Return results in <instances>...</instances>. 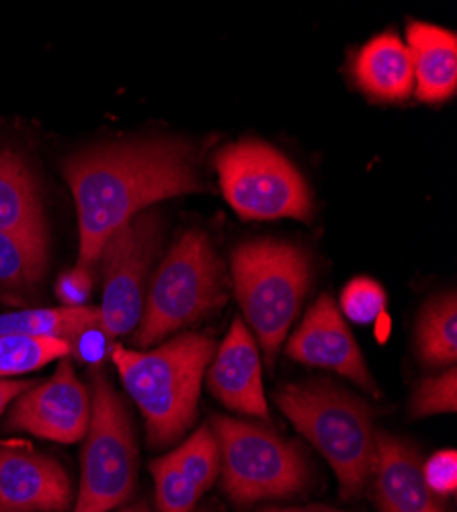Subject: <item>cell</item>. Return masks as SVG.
Returning <instances> with one entry per match:
<instances>
[{"label":"cell","instance_id":"3","mask_svg":"<svg viewBox=\"0 0 457 512\" xmlns=\"http://www.w3.org/2000/svg\"><path fill=\"white\" fill-rule=\"evenodd\" d=\"M275 402L335 469L343 498H355L376 463V431L369 406L324 379L289 383L275 392Z\"/></svg>","mask_w":457,"mask_h":512},{"label":"cell","instance_id":"11","mask_svg":"<svg viewBox=\"0 0 457 512\" xmlns=\"http://www.w3.org/2000/svg\"><path fill=\"white\" fill-rule=\"evenodd\" d=\"M74 498L60 461L25 443L0 445V510L68 512Z\"/></svg>","mask_w":457,"mask_h":512},{"label":"cell","instance_id":"2","mask_svg":"<svg viewBox=\"0 0 457 512\" xmlns=\"http://www.w3.org/2000/svg\"><path fill=\"white\" fill-rule=\"evenodd\" d=\"M214 355L216 340L201 332L177 334L152 351L111 347V359L144 416L152 447L173 445L191 429L201 381Z\"/></svg>","mask_w":457,"mask_h":512},{"label":"cell","instance_id":"18","mask_svg":"<svg viewBox=\"0 0 457 512\" xmlns=\"http://www.w3.org/2000/svg\"><path fill=\"white\" fill-rule=\"evenodd\" d=\"M99 306L82 308H41L0 314V336H27V338H58L72 345L91 330H99Z\"/></svg>","mask_w":457,"mask_h":512},{"label":"cell","instance_id":"7","mask_svg":"<svg viewBox=\"0 0 457 512\" xmlns=\"http://www.w3.org/2000/svg\"><path fill=\"white\" fill-rule=\"evenodd\" d=\"M222 486L236 504L289 498L308 484V465L294 443L265 426L214 416Z\"/></svg>","mask_w":457,"mask_h":512},{"label":"cell","instance_id":"5","mask_svg":"<svg viewBox=\"0 0 457 512\" xmlns=\"http://www.w3.org/2000/svg\"><path fill=\"white\" fill-rule=\"evenodd\" d=\"M226 302L224 269L210 238L193 230L166 252L150 279L136 345L146 349Z\"/></svg>","mask_w":457,"mask_h":512},{"label":"cell","instance_id":"15","mask_svg":"<svg viewBox=\"0 0 457 512\" xmlns=\"http://www.w3.org/2000/svg\"><path fill=\"white\" fill-rule=\"evenodd\" d=\"M406 50L414 72V95L419 101L439 105L457 91V37L453 31L412 21L406 27Z\"/></svg>","mask_w":457,"mask_h":512},{"label":"cell","instance_id":"30","mask_svg":"<svg viewBox=\"0 0 457 512\" xmlns=\"http://www.w3.org/2000/svg\"><path fill=\"white\" fill-rule=\"evenodd\" d=\"M115 512H150V508L144 502H138V504H130V506H121Z\"/></svg>","mask_w":457,"mask_h":512},{"label":"cell","instance_id":"23","mask_svg":"<svg viewBox=\"0 0 457 512\" xmlns=\"http://www.w3.org/2000/svg\"><path fill=\"white\" fill-rule=\"evenodd\" d=\"M150 474L158 512H193L201 494L185 480L169 453L150 463Z\"/></svg>","mask_w":457,"mask_h":512},{"label":"cell","instance_id":"6","mask_svg":"<svg viewBox=\"0 0 457 512\" xmlns=\"http://www.w3.org/2000/svg\"><path fill=\"white\" fill-rule=\"evenodd\" d=\"M91 422L82 447L80 486L72 512H115L138 484V445L130 412L107 375L91 371Z\"/></svg>","mask_w":457,"mask_h":512},{"label":"cell","instance_id":"1","mask_svg":"<svg viewBox=\"0 0 457 512\" xmlns=\"http://www.w3.org/2000/svg\"><path fill=\"white\" fill-rule=\"evenodd\" d=\"M78 213V263H97L107 238L152 203L203 191L195 148L185 140L111 142L64 162Z\"/></svg>","mask_w":457,"mask_h":512},{"label":"cell","instance_id":"21","mask_svg":"<svg viewBox=\"0 0 457 512\" xmlns=\"http://www.w3.org/2000/svg\"><path fill=\"white\" fill-rule=\"evenodd\" d=\"M72 353V345L58 338L0 336V379L37 371Z\"/></svg>","mask_w":457,"mask_h":512},{"label":"cell","instance_id":"25","mask_svg":"<svg viewBox=\"0 0 457 512\" xmlns=\"http://www.w3.org/2000/svg\"><path fill=\"white\" fill-rule=\"evenodd\" d=\"M341 308L357 324L376 322L386 310V293L380 283L359 277L341 293Z\"/></svg>","mask_w":457,"mask_h":512},{"label":"cell","instance_id":"10","mask_svg":"<svg viewBox=\"0 0 457 512\" xmlns=\"http://www.w3.org/2000/svg\"><path fill=\"white\" fill-rule=\"evenodd\" d=\"M91 410V390L80 381L74 365L64 357L50 379L29 386L11 404L7 426L11 431L70 445L85 439Z\"/></svg>","mask_w":457,"mask_h":512},{"label":"cell","instance_id":"29","mask_svg":"<svg viewBox=\"0 0 457 512\" xmlns=\"http://www.w3.org/2000/svg\"><path fill=\"white\" fill-rule=\"evenodd\" d=\"M263 512H343V510L324 508V506H306V508H267Z\"/></svg>","mask_w":457,"mask_h":512},{"label":"cell","instance_id":"8","mask_svg":"<svg viewBox=\"0 0 457 512\" xmlns=\"http://www.w3.org/2000/svg\"><path fill=\"white\" fill-rule=\"evenodd\" d=\"M220 187L244 220L312 218V195L300 170L281 152L259 140H242L214 158Z\"/></svg>","mask_w":457,"mask_h":512},{"label":"cell","instance_id":"16","mask_svg":"<svg viewBox=\"0 0 457 512\" xmlns=\"http://www.w3.org/2000/svg\"><path fill=\"white\" fill-rule=\"evenodd\" d=\"M353 76L359 89L376 101L398 103L414 93V72L404 39L382 33L357 52Z\"/></svg>","mask_w":457,"mask_h":512},{"label":"cell","instance_id":"27","mask_svg":"<svg viewBox=\"0 0 457 512\" xmlns=\"http://www.w3.org/2000/svg\"><path fill=\"white\" fill-rule=\"evenodd\" d=\"M423 476L437 498L451 496L457 488V453L453 449L435 453L427 463H423Z\"/></svg>","mask_w":457,"mask_h":512},{"label":"cell","instance_id":"22","mask_svg":"<svg viewBox=\"0 0 457 512\" xmlns=\"http://www.w3.org/2000/svg\"><path fill=\"white\" fill-rule=\"evenodd\" d=\"M185 480L203 494L210 490L220 474L218 441L210 424H201L179 449L169 453Z\"/></svg>","mask_w":457,"mask_h":512},{"label":"cell","instance_id":"19","mask_svg":"<svg viewBox=\"0 0 457 512\" xmlns=\"http://www.w3.org/2000/svg\"><path fill=\"white\" fill-rule=\"evenodd\" d=\"M48 269L46 238L0 232V297L27 300Z\"/></svg>","mask_w":457,"mask_h":512},{"label":"cell","instance_id":"28","mask_svg":"<svg viewBox=\"0 0 457 512\" xmlns=\"http://www.w3.org/2000/svg\"><path fill=\"white\" fill-rule=\"evenodd\" d=\"M31 386V381H17V379H0V416L5 410Z\"/></svg>","mask_w":457,"mask_h":512},{"label":"cell","instance_id":"24","mask_svg":"<svg viewBox=\"0 0 457 512\" xmlns=\"http://www.w3.org/2000/svg\"><path fill=\"white\" fill-rule=\"evenodd\" d=\"M457 408V371L455 367H447L437 377L425 379L417 388L410 402V414L414 418L433 416V414H449Z\"/></svg>","mask_w":457,"mask_h":512},{"label":"cell","instance_id":"14","mask_svg":"<svg viewBox=\"0 0 457 512\" xmlns=\"http://www.w3.org/2000/svg\"><path fill=\"white\" fill-rule=\"evenodd\" d=\"M376 502L382 512H447L429 490L419 451L388 433H376Z\"/></svg>","mask_w":457,"mask_h":512},{"label":"cell","instance_id":"20","mask_svg":"<svg viewBox=\"0 0 457 512\" xmlns=\"http://www.w3.org/2000/svg\"><path fill=\"white\" fill-rule=\"evenodd\" d=\"M417 347L425 365L455 367L457 359V300L455 291L431 300L421 312Z\"/></svg>","mask_w":457,"mask_h":512},{"label":"cell","instance_id":"17","mask_svg":"<svg viewBox=\"0 0 457 512\" xmlns=\"http://www.w3.org/2000/svg\"><path fill=\"white\" fill-rule=\"evenodd\" d=\"M0 232L46 238L37 183L23 158L13 152H0Z\"/></svg>","mask_w":457,"mask_h":512},{"label":"cell","instance_id":"4","mask_svg":"<svg viewBox=\"0 0 457 512\" xmlns=\"http://www.w3.org/2000/svg\"><path fill=\"white\" fill-rule=\"evenodd\" d=\"M310 279V256L289 242L251 240L232 252L234 295L269 365L300 314Z\"/></svg>","mask_w":457,"mask_h":512},{"label":"cell","instance_id":"31","mask_svg":"<svg viewBox=\"0 0 457 512\" xmlns=\"http://www.w3.org/2000/svg\"><path fill=\"white\" fill-rule=\"evenodd\" d=\"M0 512H17V510H0Z\"/></svg>","mask_w":457,"mask_h":512},{"label":"cell","instance_id":"26","mask_svg":"<svg viewBox=\"0 0 457 512\" xmlns=\"http://www.w3.org/2000/svg\"><path fill=\"white\" fill-rule=\"evenodd\" d=\"M93 285H95V281H93L91 267L76 265V267L68 269L66 273H62L60 279L56 281L58 302H62V306H66V308L89 306L87 302L93 295Z\"/></svg>","mask_w":457,"mask_h":512},{"label":"cell","instance_id":"9","mask_svg":"<svg viewBox=\"0 0 457 512\" xmlns=\"http://www.w3.org/2000/svg\"><path fill=\"white\" fill-rule=\"evenodd\" d=\"M162 248V220L154 211H142L117 228L101 248L103 300L99 306V332L105 340H117L138 328L146 285Z\"/></svg>","mask_w":457,"mask_h":512},{"label":"cell","instance_id":"13","mask_svg":"<svg viewBox=\"0 0 457 512\" xmlns=\"http://www.w3.org/2000/svg\"><path fill=\"white\" fill-rule=\"evenodd\" d=\"M207 388L234 412L269 418L257 340L240 318L232 322L210 363Z\"/></svg>","mask_w":457,"mask_h":512},{"label":"cell","instance_id":"12","mask_svg":"<svg viewBox=\"0 0 457 512\" xmlns=\"http://www.w3.org/2000/svg\"><path fill=\"white\" fill-rule=\"evenodd\" d=\"M287 355L298 363L335 371L376 396L378 388L330 295H320L287 343Z\"/></svg>","mask_w":457,"mask_h":512}]
</instances>
